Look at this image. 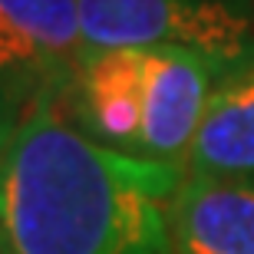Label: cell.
Listing matches in <instances>:
<instances>
[{
	"mask_svg": "<svg viewBox=\"0 0 254 254\" xmlns=\"http://www.w3.org/2000/svg\"><path fill=\"white\" fill-rule=\"evenodd\" d=\"M23 116H27V109L20 106V99L0 83V165H3L10 145H13V135H17Z\"/></svg>",
	"mask_w": 254,
	"mask_h": 254,
	"instance_id": "cell-8",
	"label": "cell"
},
{
	"mask_svg": "<svg viewBox=\"0 0 254 254\" xmlns=\"http://www.w3.org/2000/svg\"><path fill=\"white\" fill-rule=\"evenodd\" d=\"M86 57L79 0H0V83L23 109L66 106Z\"/></svg>",
	"mask_w": 254,
	"mask_h": 254,
	"instance_id": "cell-3",
	"label": "cell"
},
{
	"mask_svg": "<svg viewBox=\"0 0 254 254\" xmlns=\"http://www.w3.org/2000/svg\"><path fill=\"white\" fill-rule=\"evenodd\" d=\"M86 53L189 47L225 73L254 66V0H79Z\"/></svg>",
	"mask_w": 254,
	"mask_h": 254,
	"instance_id": "cell-2",
	"label": "cell"
},
{
	"mask_svg": "<svg viewBox=\"0 0 254 254\" xmlns=\"http://www.w3.org/2000/svg\"><path fill=\"white\" fill-rule=\"evenodd\" d=\"M7 248V238H3V228H0V251Z\"/></svg>",
	"mask_w": 254,
	"mask_h": 254,
	"instance_id": "cell-9",
	"label": "cell"
},
{
	"mask_svg": "<svg viewBox=\"0 0 254 254\" xmlns=\"http://www.w3.org/2000/svg\"><path fill=\"white\" fill-rule=\"evenodd\" d=\"M169 221L175 254H254V182L185 175Z\"/></svg>",
	"mask_w": 254,
	"mask_h": 254,
	"instance_id": "cell-6",
	"label": "cell"
},
{
	"mask_svg": "<svg viewBox=\"0 0 254 254\" xmlns=\"http://www.w3.org/2000/svg\"><path fill=\"white\" fill-rule=\"evenodd\" d=\"M225 76V66L198 50L145 47L139 159L185 169L208 99Z\"/></svg>",
	"mask_w": 254,
	"mask_h": 254,
	"instance_id": "cell-4",
	"label": "cell"
},
{
	"mask_svg": "<svg viewBox=\"0 0 254 254\" xmlns=\"http://www.w3.org/2000/svg\"><path fill=\"white\" fill-rule=\"evenodd\" d=\"M145 50L119 47L89 53L63 113L79 132L116 152L139 155Z\"/></svg>",
	"mask_w": 254,
	"mask_h": 254,
	"instance_id": "cell-5",
	"label": "cell"
},
{
	"mask_svg": "<svg viewBox=\"0 0 254 254\" xmlns=\"http://www.w3.org/2000/svg\"><path fill=\"white\" fill-rule=\"evenodd\" d=\"M185 169L99 145L63 106L27 109L0 165L10 254H175L172 198Z\"/></svg>",
	"mask_w": 254,
	"mask_h": 254,
	"instance_id": "cell-1",
	"label": "cell"
},
{
	"mask_svg": "<svg viewBox=\"0 0 254 254\" xmlns=\"http://www.w3.org/2000/svg\"><path fill=\"white\" fill-rule=\"evenodd\" d=\"M185 175L254 182V66L228 73L215 86Z\"/></svg>",
	"mask_w": 254,
	"mask_h": 254,
	"instance_id": "cell-7",
	"label": "cell"
},
{
	"mask_svg": "<svg viewBox=\"0 0 254 254\" xmlns=\"http://www.w3.org/2000/svg\"><path fill=\"white\" fill-rule=\"evenodd\" d=\"M0 254H10V248H3V251H0Z\"/></svg>",
	"mask_w": 254,
	"mask_h": 254,
	"instance_id": "cell-10",
	"label": "cell"
}]
</instances>
